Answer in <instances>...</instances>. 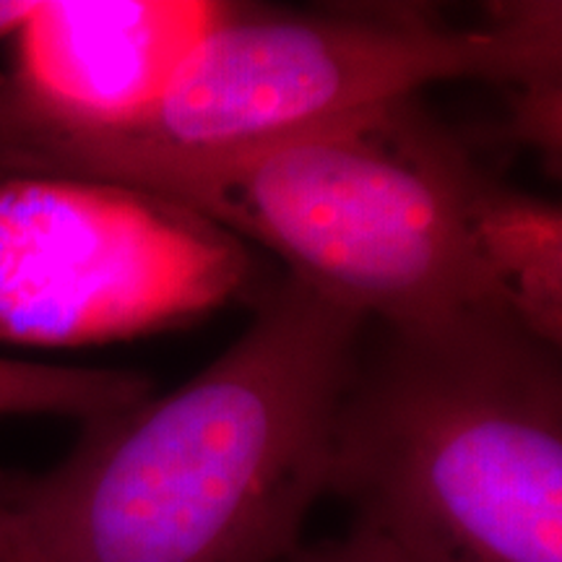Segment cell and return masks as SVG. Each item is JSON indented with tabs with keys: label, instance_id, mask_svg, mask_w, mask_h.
<instances>
[{
	"label": "cell",
	"instance_id": "3957f363",
	"mask_svg": "<svg viewBox=\"0 0 562 562\" xmlns=\"http://www.w3.org/2000/svg\"><path fill=\"white\" fill-rule=\"evenodd\" d=\"M482 178L412 97L235 149L117 157L87 180L178 201L370 323L409 328L503 313L469 227Z\"/></svg>",
	"mask_w": 562,
	"mask_h": 562
},
{
	"label": "cell",
	"instance_id": "9c48e42d",
	"mask_svg": "<svg viewBox=\"0 0 562 562\" xmlns=\"http://www.w3.org/2000/svg\"><path fill=\"white\" fill-rule=\"evenodd\" d=\"M513 121L510 133L537 149L542 157L558 165L560 161V125H562V79L539 81L531 87L510 89Z\"/></svg>",
	"mask_w": 562,
	"mask_h": 562
},
{
	"label": "cell",
	"instance_id": "5b68a950",
	"mask_svg": "<svg viewBox=\"0 0 562 562\" xmlns=\"http://www.w3.org/2000/svg\"><path fill=\"white\" fill-rule=\"evenodd\" d=\"M252 279L243 240L121 182L0 178V344L89 347L199 321Z\"/></svg>",
	"mask_w": 562,
	"mask_h": 562
},
{
	"label": "cell",
	"instance_id": "ba28073f",
	"mask_svg": "<svg viewBox=\"0 0 562 562\" xmlns=\"http://www.w3.org/2000/svg\"><path fill=\"white\" fill-rule=\"evenodd\" d=\"M154 383L144 372L60 368L0 357V417L91 419L146 398Z\"/></svg>",
	"mask_w": 562,
	"mask_h": 562
},
{
	"label": "cell",
	"instance_id": "8992f818",
	"mask_svg": "<svg viewBox=\"0 0 562 562\" xmlns=\"http://www.w3.org/2000/svg\"><path fill=\"white\" fill-rule=\"evenodd\" d=\"M224 0H42L0 74V178L45 175L161 100Z\"/></svg>",
	"mask_w": 562,
	"mask_h": 562
},
{
	"label": "cell",
	"instance_id": "52a82bcc",
	"mask_svg": "<svg viewBox=\"0 0 562 562\" xmlns=\"http://www.w3.org/2000/svg\"><path fill=\"white\" fill-rule=\"evenodd\" d=\"M472 243L503 313L552 347L562 344V211L484 175L472 199Z\"/></svg>",
	"mask_w": 562,
	"mask_h": 562
},
{
	"label": "cell",
	"instance_id": "7a4b0ae2",
	"mask_svg": "<svg viewBox=\"0 0 562 562\" xmlns=\"http://www.w3.org/2000/svg\"><path fill=\"white\" fill-rule=\"evenodd\" d=\"M326 495L406 562H562V362L508 315L389 328L336 409Z\"/></svg>",
	"mask_w": 562,
	"mask_h": 562
},
{
	"label": "cell",
	"instance_id": "30bf717a",
	"mask_svg": "<svg viewBox=\"0 0 562 562\" xmlns=\"http://www.w3.org/2000/svg\"><path fill=\"white\" fill-rule=\"evenodd\" d=\"M281 562H406L389 544L372 537L370 531L351 524L347 537L326 539L311 547H297L290 558Z\"/></svg>",
	"mask_w": 562,
	"mask_h": 562
},
{
	"label": "cell",
	"instance_id": "6da1fadb",
	"mask_svg": "<svg viewBox=\"0 0 562 562\" xmlns=\"http://www.w3.org/2000/svg\"><path fill=\"white\" fill-rule=\"evenodd\" d=\"M370 321L286 273L165 396L83 422L42 474L0 472V562H281L326 495Z\"/></svg>",
	"mask_w": 562,
	"mask_h": 562
},
{
	"label": "cell",
	"instance_id": "8fae6325",
	"mask_svg": "<svg viewBox=\"0 0 562 562\" xmlns=\"http://www.w3.org/2000/svg\"><path fill=\"white\" fill-rule=\"evenodd\" d=\"M32 3H16V0H0V45H5L24 19L30 16Z\"/></svg>",
	"mask_w": 562,
	"mask_h": 562
},
{
	"label": "cell",
	"instance_id": "277c9868",
	"mask_svg": "<svg viewBox=\"0 0 562 562\" xmlns=\"http://www.w3.org/2000/svg\"><path fill=\"white\" fill-rule=\"evenodd\" d=\"M552 79H562V5L552 0L492 3L474 24L414 3L315 11L235 3L159 102L42 178L87 180L131 154L235 149L412 100L442 81L521 89Z\"/></svg>",
	"mask_w": 562,
	"mask_h": 562
}]
</instances>
